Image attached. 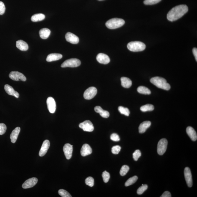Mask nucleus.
Returning a JSON list of instances; mask_svg holds the SVG:
<instances>
[{
    "instance_id": "nucleus-1",
    "label": "nucleus",
    "mask_w": 197,
    "mask_h": 197,
    "mask_svg": "<svg viewBox=\"0 0 197 197\" xmlns=\"http://www.w3.org/2000/svg\"><path fill=\"white\" fill-rule=\"evenodd\" d=\"M188 10V6L186 5L181 4L175 6L167 14V19L171 22L176 21L184 16Z\"/></svg>"
},
{
    "instance_id": "nucleus-2",
    "label": "nucleus",
    "mask_w": 197,
    "mask_h": 197,
    "mask_svg": "<svg viewBox=\"0 0 197 197\" xmlns=\"http://www.w3.org/2000/svg\"><path fill=\"white\" fill-rule=\"evenodd\" d=\"M150 82L158 88L169 90L170 88V84L165 79L160 77H155L150 79Z\"/></svg>"
},
{
    "instance_id": "nucleus-3",
    "label": "nucleus",
    "mask_w": 197,
    "mask_h": 197,
    "mask_svg": "<svg viewBox=\"0 0 197 197\" xmlns=\"http://www.w3.org/2000/svg\"><path fill=\"white\" fill-rule=\"evenodd\" d=\"M125 24V21L123 19L114 18L107 21L106 23V25L109 29H114L122 27Z\"/></svg>"
},
{
    "instance_id": "nucleus-4",
    "label": "nucleus",
    "mask_w": 197,
    "mask_h": 197,
    "mask_svg": "<svg viewBox=\"0 0 197 197\" xmlns=\"http://www.w3.org/2000/svg\"><path fill=\"white\" fill-rule=\"evenodd\" d=\"M127 47L129 50L132 52H138L144 50L146 45L140 41H132L127 44Z\"/></svg>"
},
{
    "instance_id": "nucleus-5",
    "label": "nucleus",
    "mask_w": 197,
    "mask_h": 197,
    "mask_svg": "<svg viewBox=\"0 0 197 197\" xmlns=\"http://www.w3.org/2000/svg\"><path fill=\"white\" fill-rule=\"evenodd\" d=\"M81 62L79 59H68L65 61L61 65L62 68L77 67L80 66Z\"/></svg>"
},
{
    "instance_id": "nucleus-6",
    "label": "nucleus",
    "mask_w": 197,
    "mask_h": 197,
    "mask_svg": "<svg viewBox=\"0 0 197 197\" xmlns=\"http://www.w3.org/2000/svg\"><path fill=\"white\" fill-rule=\"evenodd\" d=\"M168 145V141L166 139H161L157 145V153L160 155H163L166 152Z\"/></svg>"
},
{
    "instance_id": "nucleus-7",
    "label": "nucleus",
    "mask_w": 197,
    "mask_h": 197,
    "mask_svg": "<svg viewBox=\"0 0 197 197\" xmlns=\"http://www.w3.org/2000/svg\"><path fill=\"white\" fill-rule=\"evenodd\" d=\"M97 89L95 87H89L84 92V98L87 100L91 99L97 95Z\"/></svg>"
},
{
    "instance_id": "nucleus-8",
    "label": "nucleus",
    "mask_w": 197,
    "mask_h": 197,
    "mask_svg": "<svg viewBox=\"0 0 197 197\" xmlns=\"http://www.w3.org/2000/svg\"><path fill=\"white\" fill-rule=\"evenodd\" d=\"M9 77L13 80L18 81L21 80L25 82L26 78L24 74L18 71H12L9 74Z\"/></svg>"
},
{
    "instance_id": "nucleus-9",
    "label": "nucleus",
    "mask_w": 197,
    "mask_h": 197,
    "mask_svg": "<svg viewBox=\"0 0 197 197\" xmlns=\"http://www.w3.org/2000/svg\"><path fill=\"white\" fill-rule=\"evenodd\" d=\"M79 127L84 131L92 132L94 130L93 125L90 120H87L79 124Z\"/></svg>"
},
{
    "instance_id": "nucleus-10",
    "label": "nucleus",
    "mask_w": 197,
    "mask_h": 197,
    "mask_svg": "<svg viewBox=\"0 0 197 197\" xmlns=\"http://www.w3.org/2000/svg\"><path fill=\"white\" fill-rule=\"evenodd\" d=\"M46 103L49 112L51 113H54L56 109V103L54 99L52 97H48Z\"/></svg>"
},
{
    "instance_id": "nucleus-11",
    "label": "nucleus",
    "mask_w": 197,
    "mask_h": 197,
    "mask_svg": "<svg viewBox=\"0 0 197 197\" xmlns=\"http://www.w3.org/2000/svg\"><path fill=\"white\" fill-rule=\"evenodd\" d=\"M184 176L186 183L189 187H191L193 186V178L191 170L188 167L185 168L184 171Z\"/></svg>"
},
{
    "instance_id": "nucleus-12",
    "label": "nucleus",
    "mask_w": 197,
    "mask_h": 197,
    "mask_svg": "<svg viewBox=\"0 0 197 197\" xmlns=\"http://www.w3.org/2000/svg\"><path fill=\"white\" fill-rule=\"evenodd\" d=\"M73 146L69 143H66L64 145L63 150L67 160L70 159L72 156Z\"/></svg>"
},
{
    "instance_id": "nucleus-13",
    "label": "nucleus",
    "mask_w": 197,
    "mask_h": 197,
    "mask_svg": "<svg viewBox=\"0 0 197 197\" xmlns=\"http://www.w3.org/2000/svg\"><path fill=\"white\" fill-rule=\"evenodd\" d=\"M38 182L37 178H33L29 179L25 181L23 183L22 187L24 189H28L32 188L35 186Z\"/></svg>"
},
{
    "instance_id": "nucleus-14",
    "label": "nucleus",
    "mask_w": 197,
    "mask_h": 197,
    "mask_svg": "<svg viewBox=\"0 0 197 197\" xmlns=\"http://www.w3.org/2000/svg\"><path fill=\"white\" fill-rule=\"evenodd\" d=\"M65 39L68 42L72 44H77L79 42V37L70 32H68L66 34Z\"/></svg>"
},
{
    "instance_id": "nucleus-15",
    "label": "nucleus",
    "mask_w": 197,
    "mask_h": 197,
    "mask_svg": "<svg viewBox=\"0 0 197 197\" xmlns=\"http://www.w3.org/2000/svg\"><path fill=\"white\" fill-rule=\"evenodd\" d=\"M97 59L99 62L100 64H107L110 62V59L108 56L105 54H97Z\"/></svg>"
},
{
    "instance_id": "nucleus-16",
    "label": "nucleus",
    "mask_w": 197,
    "mask_h": 197,
    "mask_svg": "<svg viewBox=\"0 0 197 197\" xmlns=\"http://www.w3.org/2000/svg\"><path fill=\"white\" fill-rule=\"evenodd\" d=\"M50 143L49 140H45L42 143V146L39 152V155L40 157L44 156L47 153L48 150L49 148Z\"/></svg>"
},
{
    "instance_id": "nucleus-17",
    "label": "nucleus",
    "mask_w": 197,
    "mask_h": 197,
    "mask_svg": "<svg viewBox=\"0 0 197 197\" xmlns=\"http://www.w3.org/2000/svg\"><path fill=\"white\" fill-rule=\"evenodd\" d=\"M4 89L7 93L10 95L14 96L16 98H19V94L17 92L14 90V88L8 84L4 85Z\"/></svg>"
},
{
    "instance_id": "nucleus-18",
    "label": "nucleus",
    "mask_w": 197,
    "mask_h": 197,
    "mask_svg": "<svg viewBox=\"0 0 197 197\" xmlns=\"http://www.w3.org/2000/svg\"><path fill=\"white\" fill-rule=\"evenodd\" d=\"M92 153V149L90 146L87 144H85L83 146L81 150V154L82 156H87Z\"/></svg>"
},
{
    "instance_id": "nucleus-19",
    "label": "nucleus",
    "mask_w": 197,
    "mask_h": 197,
    "mask_svg": "<svg viewBox=\"0 0 197 197\" xmlns=\"http://www.w3.org/2000/svg\"><path fill=\"white\" fill-rule=\"evenodd\" d=\"M186 132L192 141H196L197 139V134L196 131L193 127L191 126L187 127Z\"/></svg>"
},
{
    "instance_id": "nucleus-20",
    "label": "nucleus",
    "mask_w": 197,
    "mask_h": 197,
    "mask_svg": "<svg viewBox=\"0 0 197 197\" xmlns=\"http://www.w3.org/2000/svg\"><path fill=\"white\" fill-rule=\"evenodd\" d=\"M20 130V128L19 127H17L13 131L10 135V138L11 139L12 143H15L17 140L18 137L19 136Z\"/></svg>"
},
{
    "instance_id": "nucleus-21",
    "label": "nucleus",
    "mask_w": 197,
    "mask_h": 197,
    "mask_svg": "<svg viewBox=\"0 0 197 197\" xmlns=\"http://www.w3.org/2000/svg\"><path fill=\"white\" fill-rule=\"evenodd\" d=\"M62 54H51L48 56L46 59V60L48 62H52L53 61L58 60L62 58Z\"/></svg>"
},
{
    "instance_id": "nucleus-22",
    "label": "nucleus",
    "mask_w": 197,
    "mask_h": 197,
    "mask_svg": "<svg viewBox=\"0 0 197 197\" xmlns=\"http://www.w3.org/2000/svg\"><path fill=\"white\" fill-rule=\"evenodd\" d=\"M16 46L18 49L21 51H25L29 49V46L27 43L22 40L16 41Z\"/></svg>"
},
{
    "instance_id": "nucleus-23",
    "label": "nucleus",
    "mask_w": 197,
    "mask_h": 197,
    "mask_svg": "<svg viewBox=\"0 0 197 197\" xmlns=\"http://www.w3.org/2000/svg\"><path fill=\"white\" fill-rule=\"evenodd\" d=\"M151 125V122L149 121L142 122L139 127V132L141 134L144 133L147 129L150 127Z\"/></svg>"
},
{
    "instance_id": "nucleus-24",
    "label": "nucleus",
    "mask_w": 197,
    "mask_h": 197,
    "mask_svg": "<svg viewBox=\"0 0 197 197\" xmlns=\"http://www.w3.org/2000/svg\"><path fill=\"white\" fill-rule=\"evenodd\" d=\"M94 110L96 112L100 114L101 116L104 118H108L110 116V114L108 111L103 110L101 107L99 106L95 107Z\"/></svg>"
},
{
    "instance_id": "nucleus-25",
    "label": "nucleus",
    "mask_w": 197,
    "mask_h": 197,
    "mask_svg": "<svg viewBox=\"0 0 197 197\" xmlns=\"http://www.w3.org/2000/svg\"><path fill=\"white\" fill-rule=\"evenodd\" d=\"M51 33V30L48 28H44L39 31V35L42 39H46L49 37Z\"/></svg>"
},
{
    "instance_id": "nucleus-26",
    "label": "nucleus",
    "mask_w": 197,
    "mask_h": 197,
    "mask_svg": "<svg viewBox=\"0 0 197 197\" xmlns=\"http://www.w3.org/2000/svg\"><path fill=\"white\" fill-rule=\"evenodd\" d=\"M122 87L125 88H129L132 85V81L130 79L126 77H122L120 79Z\"/></svg>"
},
{
    "instance_id": "nucleus-27",
    "label": "nucleus",
    "mask_w": 197,
    "mask_h": 197,
    "mask_svg": "<svg viewBox=\"0 0 197 197\" xmlns=\"http://www.w3.org/2000/svg\"><path fill=\"white\" fill-rule=\"evenodd\" d=\"M45 17V16L44 14L39 13L33 15L31 18V20L33 22H39L43 20Z\"/></svg>"
},
{
    "instance_id": "nucleus-28",
    "label": "nucleus",
    "mask_w": 197,
    "mask_h": 197,
    "mask_svg": "<svg viewBox=\"0 0 197 197\" xmlns=\"http://www.w3.org/2000/svg\"><path fill=\"white\" fill-rule=\"evenodd\" d=\"M137 91L139 93L144 94V95H150L151 94V91L148 88L144 86H140L137 88Z\"/></svg>"
},
{
    "instance_id": "nucleus-29",
    "label": "nucleus",
    "mask_w": 197,
    "mask_h": 197,
    "mask_svg": "<svg viewBox=\"0 0 197 197\" xmlns=\"http://www.w3.org/2000/svg\"><path fill=\"white\" fill-rule=\"evenodd\" d=\"M154 106L150 104H147L142 106L140 108V110L142 112H146L148 111H152L154 110Z\"/></svg>"
},
{
    "instance_id": "nucleus-30",
    "label": "nucleus",
    "mask_w": 197,
    "mask_h": 197,
    "mask_svg": "<svg viewBox=\"0 0 197 197\" xmlns=\"http://www.w3.org/2000/svg\"><path fill=\"white\" fill-rule=\"evenodd\" d=\"M138 177L137 176H133L132 178H131L127 180L125 183V186L126 187H128L130 186V185L133 184L135 183L138 180Z\"/></svg>"
},
{
    "instance_id": "nucleus-31",
    "label": "nucleus",
    "mask_w": 197,
    "mask_h": 197,
    "mask_svg": "<svg viewBox=\"0 0 197 197\" xmlns=\"http://www.w3.org/2000/svg\"><path fill=\"white\" fill-rule=\"evenodd\" d=\"M118 110L119 112L122 114H123L127 116H129V115L130 112L128 108H125L122 106H120L118 107Z\"/></svg>"
},
{
    "instance_id": "nucleus-32",
    "label": "nucleus",
    "mask_w": 197,
    "mask_h": 197,
    "mask_svg": "<svg viewBox=\"0 0 197 197\" xmlns=\"http://www.w3.org/2000/svg\"><path fill=\"white\" fill-rule=\"evenodd\" d=\"M129 170V167L126 165H124L122 167L120 171V174L122 176H124L126 175Z\"/></svg>"
},
{
    "instance_id": "nucleus-33",
    "label": "nucleus",
    "mask_w": 197,
    "mask_h": 197,
    "mask_svg": "<svg viewBox=\"0 0 197 197\" xmlns=\"http://www.w3.org/2000/svg\"><path fill=\"white\" fill-rule=\"evenodd\" d=\"M148 188V185L146 184H142V186L139 187L137 190V193L138 195H141L144 192L146 191Z\"/></svg>"
},
{
    "instance_id": "nucleus-34",
    "label": "nucleus",
    "mask_w": 197,
    "mask_h": 197,
    "mask_svg": "<svg viewBox=\"0 0 197 197\" xmlns=\"http://www.w3.org/2000/svg\"><path fill=\"white\" fill-rule=\"evenodd\" d=\"M86 184L90 187H92L94 184V180L93 178L91 177H89L85 180Z\"/></svg>"
},
{
    "instance_id": "nucleus-35",
    "label": "nucleus",
    "mask_w": 197,
    "mask_h": 197,
    "mask_svg": "<svg viewBox=\"0 0 197 197\" xmlns=\"http://www.w3.org/2000/svg\"><path fill=\"white\" fill-rule=\"evenodd\" d=\"M59 194L62 197H71L72 196L68 192L63 189L59 190L58 191Z\"/></svg>"
},
{
    "instance_id": "nucleus-36",
    "label": "nucleus",
    "mask_w": 197,
    "mask_h": 197,
    "mask_svg": "<svg viewBox=\"0 0 197 197\" xmlns=\"http://www.w3.org/2000/svg\"><path fill=\"white\" fill-rule=\"evenodd\" d=\"M102 176L103 181L105 183H107L109 181L110 177V173L106 171L103 172L102 173Z\"/></svg>"
},
{
    "instance_id": "nucleus-37",
    "label": "nucleus",
    "mask_w": 197,
    "mask_h": 197,
    "mask_svg": "<svg viewBox=\"0 0 197 197\" xmlns=\"http://www.w3.org/2000/svg\"><path fill=\"white\" fill-rule=\"evenodd\" d=\"M161 0H145L144 4L145 5H153L160 2Z\"/></svg>"
},
{
    "instance_id": "nucleus-38",
    "label": "nucleus",
    "mask_w": 197,
    "mask_h": 197,
    "mask_svg": "<svg viewBox=\"0 0 197 197\" xmlns=\"http://www.w3.org/2000/svg\"><path fill=\"white\" fill-rule=\"evenodd\" d=\"M141 152L139 150H136L134 152V153L132 155V156H133V158L134 160L137 161L138 160V158L141 156Z\"/></svg>"
},
{
    "instance_id": "nucleus-39",
    "label": "nucleus",
    "mask_w": 197,
    "mask_h": 197,
    "mask_svg": "<svg viewBox=\"0 0 197 197\" xmlns=\"http://www.w3.org/2000/svg\"><path fill=\"white\" fill-rule=\"evenodd\" d=\"M120 146L119 145L115 146L112 147V153L114 155H117L120 151L121 150Z\"/></svg>"
},
{
    "instance_id": "nucleus-40",
    "label": "nucleus",
    "mask_w": 197,
    "mask_h": 197,
    "mask_svg": "<svg viewBox=\"0 0 197 197\" xmlns=\"http://www.w3.org/2000/svg\"><path fill=\"white\" fill-rule=\"evenodd\" d=\"M7 127L4 123H0V135H2L5 133Z\"/></svg>"
},
{
    "instance_id": "nucleus-41",
    "label": "nucleus",
    "mask_w": 197,
    "mask_h": 197,
    "mask_svg": "<svg viewBox=\"0 0 197 197\" xmlns=\"http://www.w3.org/2000/svg\"><path fill=\"white\" fill-rule=\"evenodd\" d=\"M111 140L114 141H120V138L119 136L117 134L113 133L110 136Z\"/></svg>"
},
{
    "instance_id": "nucleus-42",
    "label": "nucleus",
    "mask_w": 197,
    "mask_h": 197,
    "mask_svg": "<svg viewBox=\"0 0 197 197\" xmlns=\"http://www.w3.org/2000/svg\"><path fill=\"white\" fill-rule=\"evenodd\" d=\"M6 7L4 3L0 1V15L4 14L5 11Z\"/></svg>"
},
{
    "instance_id": "nucleus-43",
    "label": "nucleus",
    "mask_w": 197,
    "mask_h": 197,
    "mask_svg": "<svg viewBox=\"0 0 197 197\" xmlns=\"http://www.w3.org/2000/svg\"><path fill=\"white\" fill-rule=\"evenodd\" d=\"M171 195L170 194V192L169 191H165L163 195H161V197H171Z\"/></svg>"
},
{
    "instance_id": "nucleus-44",
    "label": "nucleus",
    "mask_w": 197,
    "mask_h": 197,
    "mask_svg": "<svg viewBox=\"0 0 197 197\" xmlns=\"http://www.w3.org/2000/svg\"><path fill=\"white\" fill-rule=\"evenodd\" d=\"M193 52L194 55L195 59L197 62V49L196 48H193Z\"/></svg>"
},
{
    "instance_id": "nucleus-45",
    "label": "nucleus",
    "mask_w": 197,
    "mask_h": 197,
    "mask_svg": "<svg viewBox=\"0 0 197 197\" xmlns=\"http://www.w3.org/2000/svg\"><path fill=\"white\" fill-rule=\"evenodd\" d=\"M99 1H103V0H98Z\"/></svg>"
}]
</instances>
